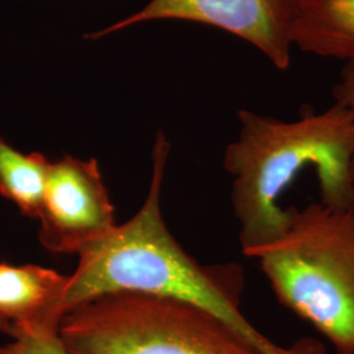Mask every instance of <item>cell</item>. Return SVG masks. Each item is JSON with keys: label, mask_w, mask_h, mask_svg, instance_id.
<instances>
[{"label": "cell", "mask_w": 354, "mask_h": 354, "mask_svg": "<svg viewBox=\"0 0 354 354\" xmlns=\"http://www.w3.org/2000/svg\"><path fill=\"white\" fill-rule=\"evenodd\" d=\"M169 152L165 134L153 146L151 185L140 212L111 235L77 254L68 276L64 311L105 294L137 291L198 306L221 317L269 354H326L314 339L289 348L270 342L241 311L244 276L239 266H203L172 236L160 212V193Z\"/></svg>", "instance_id": "cell-1"}, {"label": "cell", "mask_w": 354, "mask_h": 354, "mask_svg": "<svg viewBox=\"0 0 354 354\" xmlns=\"http://www.w3.org/2000/svg\"><path fill=\"white\" fill-rule=\"evenodd\" d=\"M238 138L225 151L232 206L245 256L274 243L289 227L281 196L307 168L317 172L320 201L354 210V120L339 104L286 122L243 109Z\"/></svg>", "instance_id": "cell-2"}, {"label": "cell", "mask_w": 354, "mask_h": 354, "mask_svg": "<svg viewBox=\"0 0 354 354\" xmlns=\"http://www.w3.org/2000/svg\"><path fill=\"white\" fill-rule=\"evenodd\" d=\"M279 304L339 354H354V210L291 206L277 241L253 253Z\"/></svg>", "instance_id": "cell-3"}, {"label": "cell", "mask_w": 354, "mask_h": 354, "mask_svg": "<svg viewBox=\"0 0 354 354\" xmlns=\"http://www.w3.org/2000/svg\"><path fill=\"white\" fill-rule=\"evenodd\" d=\"M58 335L70 354H269L198 306L137 291L77 304Z\"/></svg>", "instance_id": "cell-4"}, {"label": "cell", "mask_w": 354, "mask_h": 354, "mask_svg": "<svg viewBox=\"0 0 354 354\" xmlns=\"http://www.w3.org/2000/svg\"><path fill=\"white\" fill-rule=\"evenodd\" d=\"M301 0H150L137 12L87 36L113 35L156 20H184L215 26L247 41L279 70L291 64L292 26Z\"/></svg>", "instance_id": "cell-5"}, {"label": "cell", "mask_w": 354, "mask_h": 354, "mask_svg": "<svg viewBox=\"0 0 354 354\" xmlns=\"http://www.w3.org/2000/svg\"><path fill=\"white\" fill-rule=\"evenodd\" d=\"M39 241L53 253L80 254L118 226L96 159L66 155L51 162Z\"/></svg>", "instance_id": "cell-6"}, {"label": "cell", "mask_w": 354, "mask_h": 354, "mask_svg": "<svg viewBox=\"0 0 354 354\" xmlns=\"http://www.w3.org/2000/svg\"><path fill=\"white\" fill-rule=\"evenodd\" d=\"M67 281L48 268L0 263V329L15 340L58 332Z\"/></svg>", "instance_id": "cell-7"}, {"label": "cell", "mask_w": 354, "mask_h": 354, "mask_svg": "<svg viewBox=\"0 0 354 354\" xmlns=\"http://www.w3.org/2000/svg\"><path fill=\"white\" fill-rule=\"evenodd\" d=\"M292 45L319 57L354 62V0H301Z\"/></svg>", "instance_id": "cell-8"}, {"label": "cell", "mask_w": 354, "mask_h": 354, "mask_svg": "<svg viewBox=\"0 0 354 354\" xmlns=\"http://www.w3.org/2000/svg\"><path fill=\"white\" fill-rule=\"evenodd\" d=\"M50 160L42 153H23L0 137V194L23 214L38 218L42 209Z\"/></svg>", "instance_id": "cell-9"}, {"label": "cell", "mask_w": 354, "mask_h": 354, "mask_svg": "<svg viewBox=\"0 0 354 354\" xmlns=\"http://www.w3.org/2000/svg\"><path fill=\"white\" fill-rule=\"evenodd\" d=\"M0 354H70L58 332H45L26 336L0 346Z\"/></svg>", "instance_id": "cell-10"}, {"label": "cell", "mask_w": 354, "mask_h": 354, "mask_svg": "<svg viewBox=\"0 0 354 354\" xmlns=\"http://www.w3.org/2000/svg\"><path fill=\"white\" fill-rule=\"evenodd\" d=\"M332 95L335 102L345 108L354 120V62L345 64L339 82L332 88Z\"/></svg>", "instance_id": "cell-11"}]
</instances>
